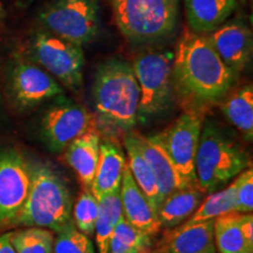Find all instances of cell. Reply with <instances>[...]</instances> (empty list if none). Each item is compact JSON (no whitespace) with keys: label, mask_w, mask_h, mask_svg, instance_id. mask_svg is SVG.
Wrapping results in <instances>:
<instances>
[{"label":"cell","mask_w":253,"mask_h":253,"mask_svg":"<svg viewBox=\"0 0 253 253\" xmlns=\"http://www.w3.org/2000/svg\"><path fill=\"white\" fill-rule=\"evenodd\" d=\"M30 191L13 224L58 233L73 221V201L67 183L47 163H30Z\"/></svg>","instance_id":"3"},{"label":"cell","mask_w":253,"mask_h":253,"mask_svg":"<svg viewBox=\"0 0 253 253\" xmlns=\"http://www.w3.org/2000/svg\"><path fill=\"white\" fill-rule=\"evenodd\" d=\"M207 37L221 61L235 74L251 61L252 32L244 21H227Z\"/></svg>","instance_id":"13"},{"label":"cell","mask_w":253,"mask_h":253,"mask_svg":"<svg viewBox=\"0 0 253 253\" xmlns=\"http://www.w3.org/2000/svg\"><path fill=\"white\" fill-rule=\"evenodd\" d=\"M239 213L224 214L213 221V236L218 253H253L238 225Z\"/></svg>","instance_id":"24"},{"label":"cell","mask_w":253,"mask_h":253,"mask_svg":"<svg viewBox=\"0 0 253 253\" xmlns=\"http://www.w3.org/2000/svg\"><path fill=\"white\" fill-rule=\"evenodd\" d=\"M9 93L20 109H30L63 93L62 87L45 69L34 63L20 61L9 77Z\"/></svg>","instance_id":"12"},{"label":"cell","mask_w":253,"mask_h":253,"mask_svg":"<svg viewBox=\"0 0 253 253\" xmlns=\"http://www.w3.org/2000/svg\"><path fill=\"white\" fill-rule=\"evenodd\" d=\"M158 253H162V252H158Z\"/></svg>","instance_id":"34"},{"label":"cell","mask_w":253,"mask_h":253,"mask_svg":"<svg viewBox=\"0 0 253 253\" xmlns=\"http://www.w3.org/2000/svg\"><path fill=\"white\" fill-rule=\"evenodd\" d=\"M185 15L190 31L210 34L233 13L237 0H185Z\"/></svg>","instance_id":"18"},{"label":"cell","mask_w":253,"mask_h":253,"mask_svg":"<svg viewBox=\"0 0 253 253\" xmlns=\"http://www.w3.org/2000/svg\"><path fill=\"white\" fill-rule=\"evenodd\" d=\"M179 0H110L114 20L134 43L166 39L175 31Z\"/></svg>","instance_id":"5"},{"label":"cell","mask_w":253,"mask_h":253,"mask_svg":"<svg viewBox=\"0 0 253 253\" xmlns=\"http://www.w3.org/2000/svg\"><path fill=\"white\" fill-rule=\"evenodd\" d=\"M198 185L185 186L164 199L157 211L161 227L172 230L194 214L205 197Z\"/></svg>","instance_id":"20"},{"label":"cell","mask_w":253,"mask_h":253,"mask_svg":"<svg viewBox=\"0 0 253 253\" xmlns=\"http://www.w3.org/2000/svg\"><path fill=\"white\" fill-rule=\"evenodd\" d=\"M235 80L236 74L221 61L208 37L184 30L172 60V82L181 94L195 102H216Z\"/></svg>","instance_id":"1"},{"label":"cell","mask_w":253,"mask_h":253,"mask_svg":"<svg viewBox=\"0 0 253 253\" xmlns=\"http://www.w3.org/2000/svg\"><path fill=\"white\" fill-rule=\"evenodd\" d=\"M2 17V6H1V4H0V18Z\"/></svg>","instance_id":"33"},{"label":"cell","mask_w":253,"mask_h":253,"mask_svg":"<svg viewBox=\"0 0 253 253\" xmlns=\"http://www.w3.org/2000/svg\"><path fill=\"white\" fill-rule=\"evenodd\" d=\"M233 212H236V202L232 184H230L226 188L208 194L197 210L184 224L214 220L218 217Z\"/></svg>","instance_id":"25"},{"label":"cell","mask_w":253,"mask_h":253,"mask_svg":"<svg viewBox=\"0 0 253 253\" xmlns=\"http://www.w3.org/2000/svg\"><path fill=\"white\" fill-rule=\"evenodd\" d=\"M55 233L42 227H26L11 232L15 253H53Z\"/></svg>","instance_id":"27"},{"label":"cell","mask_w":253,"mask_h":253,"mask_svg":"<svg viewBox=\"0 0 253 253\" xmlns=\"http://www.w3.org/2000/svg\"><path fill=\"white\" fill-rule=\"evenodd\" d=\"M150 238L122 217L113 230L108 253H144L150 245Z\"/></svg>","instance_id":"26"},{"label":"cell","mask_w":253,"mask_h":253,"mask_svg":"<svg viewBox=\"0 0 253 253\" xmlns=\"http://www.w3.org/2000/svg\"><path fill=\"white\" fill-rule=\"evenodd\" d=\"M99 212L95 223L94 235L99 253H108L109 242L116 223L123 217L122 201L120 190L112 194H107L97 199Z\"/></svg>","instance_id":"23"},{"label":"cell","mask_w":253,"mask_h":253,"mask_svg":"<svg viewBox=\"0 0 253 253\" xmlns=\"http://www.w3.org/2000/svg\"><path fill=\"white\" fill-rule=\"evenodd\" d=\"M140 149L143 154L160 190V195L162 202L168 196H170L177 190H181L188 185L179 175L178 170L167 153L166 148L161 143L160 138L156 135L143 136L136 132Z\"/></svg>","instance_id":"14"},{"label":"cell","mask_w":253,"mask_h":253,"mask_svg":"<svg viewBox=\"0 0 253 253\" xmlns=\"http://www.w3.org/2000/svg\"><path fill=\"white\" fill-rule=\"evenodd\" d=\"M96 128L108 135L126 134L137 123L140 87L131 63L120 59L99 65L93 84Z\"/></svg>","instance_id":"2"},{"label":"cell","mask_w":253,"mask_h":253,"mask_svg":"<svg viewBox=\"0 0 253 253\" xmlns=\"http://www.w3.org/2000/svg\"><path fill=\"white\" fill-rule=\"evenodd\" d=\"M123 142H125L126 156H128L126 164H128L129 170H130L132 178H134L136 184L138 185V188L147 196L151 207L157 212L161 204H162L160 190H158L156 179H155L149 164H148L147 160H145L140 149L137 138H136V132H126Z\"/></svg>","instance_id":"21"},{"label":"cell","mask_w":253,"mask_h":253,"mask_svg":"<svg viewBox=\"0 0 253 253\" xmlns=\"http://www.w3.org/2000/svg\"><path fill=\"white\" fill-rule=\"evenodd\" d=\"M31 185L30 163L13 148L0 149V223H14Z\"/></svg>","instance_id":"11"},{"label":"cell","mask_w":253,"mask_h":253,"mask_svg":"<svg viewBox=\"0 0 253 253\" xmlns=\"http://www.w3.org/2000/svg\"><path fill=\"white\" fill-rule=\"evenodd\" d=\"M53 253H95L89 237L80 232L71 221L54 238Z\"/></svg>","instance_id":"29"},{"label":"cell","mask_w":253,"mask_h":253,"mask_svg":"<svg viewBox=\"0 0 253 253\" xmlns=\"http://www.w3.org/2000/svg\"><path fill=\"white\" fill-rule=\"evenodd\" d=\"M32 55L41 68L69 89L82 86L84 68L82 47L40 32L32 42Z\"/></svg>","instance_id":"8"},{"label":"cell","mask_w":253,"mask_h":253,"mask_svg":"<svg viewBox=\"0 0 253 253\" xmlns=\"http://www.w3.org/2000/svg\"><path fill=\"white\" fill-rule=\"evenodd\" d=\"M122 201V210L125 219L130 223L136 229L154 236L160 231L161 224L158 220L157 212L151 207L147 196L138 188L132 178L130 170L126 164L123 172L121 189H120Z\"/></svg>","instance_id":"15"},{"label":"cell","mask_w":253,"mask_h":253,"mask_svg":"<svg viewBox=\"0 0 253 253\" xmlns=\"http://www.w3.org/2000/svg\"><path fill=\"white\" fill-rule=\"evenodd\" d=\"M126 167V160L121 148L112 141L101 142L99 162L90 185V191L95 198L99 199L104 195L121 189Z\"/></svg>","instance_id":"16"},{"label":"cell","mask_w":253,"mask_h":253,"mask_svg":"<svg viewBox=\"0 0 253 253\" xmlns=\"http://www.w3.org/2000/svg\"><path fill=\"white\" fill-rule=\"evenodd\" d=\"M172 60L173 53L170 50H149L131 63L140 87L137 122L145 123L171 104Z\"/></svg>","instance_id":"6"},{"label":"cell","mask_w":253,"mask_h":253,"mask_svg":"<svg viewBox=\"0 0 253 253\" xmlns=\"http://www.w3.org/2000/svg\"><path fill=\"white\" fill-rule=\"evenodd\" d=\"M238 225L242 236L250 248L253 249V216L251 213H239Z\"/></svg>","instance_id":"31"},{"label":"cell","mask_w":253,"mask_h":253,"mask_svg":"<svg viewBox=\"0 0 253 253\" xmlns=\"http://www.w3.org/2000/svg\"><path fill=\"white\" fill-rule=\"evenodd\" d=\"M226 119L242 132L248 141L253 138V87L248 84L240 88L221 104Z\"/></svg>","instance_id":"22"},{"label":"cell","mask_w":253,"mask_h":253,"mask_svg":"<svg viewBox=\"0 0 253 253\" xmlns=\"http://www.w3.org/2000/svg\"><path fill=\"white\" fill-rule=\"evenodd\" d=\"M94 130L97 131L94 114L67 99H60L50 106L40 122L42 141L54 154L63 153L75 138Z\"/></svg>","instance_id":"9"},{"label":"cell","mask_w":253,"mask_h":253,"mask_svg":"<svg viewBox=\"0 0 253 253\" xmlns=\"http://www.w3.org/2000/svg\"><path fill=\"white\" fill-rule=\"evenodd\" d=\"M99 212V202L89 188H84L77 203L73 207V223L80 232L90 237L94 235L95 223Z\"/></svg>","instance_id":"28"},{"label":"cell","mask_w":253,"mask_h":253,"mask_svg":"<svg viewBox=\"0 0 253 253\" xmlns=\"http://www.w3.org/2000/svg\"><path fill=\"white\" fill-rule=\"evenodd\" d=\"M233 188L237 213H251L253 210V170L250 167L231 183Z\"/></svg>","instance_id":"30"},{"label":"cell","mask_w":253,"mask_h":253,"mask_svg":"<svg viewBox=\"0 0 253 253\" xmlns=\"http://www.w3.org/2000/svg\"><path fill=\"white\" fill-rule=\"evenodd\" d=\"M39 19L50 34L82 47L99 36L100 4L97 0H53Z\"/></svg>","instance_id":"7"},{"label":"cell","mask_w":253,"mask_h":253,"mask_svg":"<svg viewBox=\"0 0 253 253\" xmlns=\"http://www.w3.org/2000/svg\"><path fill=\"white\" fill-rule=\"evenodd\" d=\"M251 167L248 153L214 123L203 126L196 155V181L205 195L220 190Z\"/></svg>","instance_id":"4"},{"label":"cell","mask_w":253,"mask_h":253,"mask_svg":"<svg viewBox=\"0 0 253 253\" xmlns=\"http://www.w3.org/2000/svg\"><path fill=\"white\" fill-rule=\"evenodd\" d=\"M202 129L203 115L196 110H190L182 114L169 128L157 134L188 185H197L195 164Z\"/></svg>","instance_id":"10"},{"label":"cell","mask_w":253,"mask_h":253,"mask_svg":"<svg viewBox=\"0 0 253 253\" xmlns=\"http://www.w3.org/2000/svg\"><path fill=\"white\" fill-rule=\"evenodd\" d=\"M0 253H15L11 244V232L0 236Z\"/></svg>","instance_id":"32"},{"label":"cell","mask_w":253,"mask_h":253,"mask_svg":"<svg viewBox=\"0 0 253 253\" xmlns=\"http://www.w3.org/2000/svg\"><path fill=\"white\" fill-rule=\"evenodd\" d=\"M100 143L99 132L94 130L75 138L63 150L66 163L74 170L84 188L90 189L93 183L99 162Z\"/></svg>","instance_id":"19"},{"label":"cell","mask_w":253,"mask_h":253,"mask_svg":"<svg viewBox=\"0 0 253 253\" xmlns=\"http://www.w3.org/2000/svg\"><path fill=\"white\" fill-rule=\"evenodd\" d=\"M213 221L183 224L168 236L162 253H218L213 236Z\"/></svg>","instance_id":"17"}]
</instances>
